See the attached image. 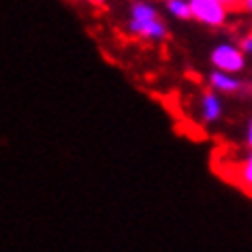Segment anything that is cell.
<instances>
[{
  "label": "cell",
  "instance_id": "9",
  "mask_svg": "<svg viewBox=\"0 0 252 252\" xmlns=\"http://www.w3.org/2000/svg\"><path fill=\"white\" fill-rule=\"evenodd\" d=\"M237 47L242 49V52H244L246 56H250V54H252V36H250V34H244L242 39H239Z\"/></svg>",
  "mask_w": 252,
  "mask_h": 252
},
{
  "label": "cell",
  "instance_id": "10",
  "mask_svg": "<svg viewBox=\"0 0 252 252\" xmlns=\"http://www.w3.org/2000/svg\"><path fill=\"white\" fill-rule=\"evenodd\" d=\"M252 146V122H246V148Z\"/></svg>",
  "mask_w": 252,
  "mask_h": 252
},
{
  "label": "cell",
  "instance_id": "1",
  "mask_svg": "<svg viewBox=\"0 0 252 252\" xmlns=\"http://www.w3.org/2000/svg\"><path fill=\"white\" fill-rule=\"evenodd\" d=\"M188 2H190V15L194 22L207 28H224L229 24L231 9L218 0H188Z\"/></svg>",
  "mask_w": 252,
  "mask_h": 252
},
{
  "label": "cell",
  "instance_id": "7",
  "mask_svg": "<svg viewBox=\"0 0 252 252\" xmlns=\"http://www.w3.org/2000/svg\"><path fill=\"white\" fill-rule=\"evenodd\" d=\"M128 17H135V20L158 17V9H156L152 2H148V0H135V2L130 4V15Z\"/></svg>",
  "mask_w": 252,
  "mask_h": 252
},
{
  "label": "cell",
  "instance_id": "5",
  "mask_svg": "<svg viewBox=\"0 0 252 252\" xmlns=\"http://www.w3.org/2000/svg\"><path fill=\"white\" fill-rule=\"evenodd\" d=\"M199 109H201V120L203 124H216L224 113V107H222V98H220L218 92H214L212 88L205 90L201 94V100H199Z\"/></svg>",
  "mask_w": 252,
  "mask_h": 252
},
{
  "label": "cell",
  "instance_id": "8",
  "mask_svg": "<svg viewBox=\"0 0 252 252\" xmlns=\"http://www.w3.org/2000/svg\"><path fill=\"white\" fill-rule=\"evenodd\" d=\"M237 175H239V186L242 188L246 186V192H250V188H252V158H250V154L239 162Z\"/></svg>",
  "mask_w": 252,
  "mask_h": 252
},
{
  "label": "cell",
  "instance_id": "4",
  "mask_svg": "<svg viewBox=\"0 0 252 252\" xmlns=\"http://www.w3.org/2000/svg\"><path fill=\"white\" fill-rule=\"evenodd\" d=\"M207 84L214 92L226 94V96H235V94L248 92V84L244 79H239L235 73H224V71H214L207 77Z\"/></svg>",
  "mask_w": 252,
  "mask_h": 252
},
{
  "label": "cell",
  "instance_id": "11",
  "mask_svg": "<svg viewBox=\"0 0 252 252\" xmlns=\"http://www.w3.org/2000/svg\"><path fill=\"white\" fill-rule=\"evenodd\" d=\"M218 2H222L224 7L233 9V7H239V4H242V0H218Z\"/></svg>",
  "mask_w": 252,
  "mask_h": 252
},
{
  "label": "cell",
  "instance_id": "12",
  "mask_svg": "<svg viewBox=\"0 0 252 252\" xmlns=\"http://www.w3.org/2000/svg\"><path fill=\"white\" fill-rule=\"evenodd\" d=\"M84 2L92 4V7H103V4H105V0H84Z\"/></svg>",
  "mask_w": 252,
  "mask_h": 252
},
{
  "label": "cell",
  "instance_id": "3",
  "mask_svg": "<svg viewBox=\"0 0 252 252\" xmlns=\"http://www.w3.org/2000/svg\"><path fill=\"white\" fill-rule=\"evenodd\" d=\"M126 30H128L133 36L141 41H150V43H160L167 39V24L158 17H148V20H135V17H128V24H126Z\"/></svg>",
  "mask_w": 252,
  "mask_h": 252
},
{
  "label": "cell",
  "instance_id": "6",
  "mask_svg": "<svg viewBox=\"0 0 252 252\" xmlns=\"http://www.w3.org/2000/svg\"><path fill=\"white\" fill-rule=\"evenodd\" d=\"M165 7H167L169 15H171L173 20H180V22L192 20V15H190V2H188V0H165Z\"/></svg>",
  "mask_w": 252,
  "mask_h": 252
},
{
  "label": "cell",
  "instance_id": "2",
  "mask_svg": "<svg viewBox=\"0 0 252 252\" xmlns=\"http://www.w3.org/2000/svg\"><path fill=\"white\" fill-rule=\"evenodd\" d=\"M248 56H246L242 49L233 43H220L212 49L210 54V62L216 71H224V73H244L246 71V64H248Z\"/></svg>",
  "mask_w": 252,
  "mask_h": 252
}]
</instances>
